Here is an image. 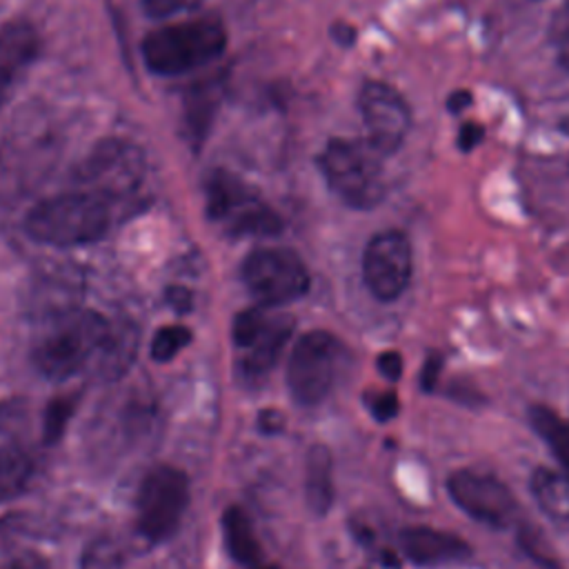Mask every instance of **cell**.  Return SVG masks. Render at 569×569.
Returning a JSON list of instances; mask_svg holds the SVG:
<instances>
[{"label":"cell","instance_id":"obj_1","mask_svg":"<svg viewBox=\"0 0 569 569\" xmlns=\"http://www.w3.org/2000/svg\"><path fill=\"white\" fill-rule=\"evenodd\" d=\"M60 147L49 113L38 107L22 109L0 140V204L11 207L31 196L53 171Z\"/></svg>","mask_w":569,"mask_h":569},{"label":"cell","instance_id":"obj_2","mask_svg":"<svg viewBox=\"0 0 569 569\" xmlns=\"http://www.w3.org/2000/svg\"><path fill=\"white\" fill-rule=\"evenodd\" d=\"M111 322L91 309L56 311L38 331L31 349L36 369L51 380H67L98 360Z\"/></svg>","mask_w":569,"mask_h":569},{"label":"cell","instance_id":"obj_3","mask_svg":"<svg viewBox=\"0 0 569 569\" xmlns=\"http://www.w3.org/2000/svg\"><path fill=\"white\" fill-rule=\"evenodd\" d=\"M111 202L76 189L40 200L24 220L27 233L51 247H80L100 240L111 224Z\"/></svg>","mask_w":569,"mask_h":569},{"label":"cell","instance_id":"obj_4","mask_svg":"<svg viewBox=\"0 0 569 569\" xmlns=\"http://www.w3.org/2000/svg\"><path fill=\"white\" fill-rule=\"evenodd\" d=\"M227 31L218 20H187L151 31L142 42V58L158 76H180L222 56Z\"/></svg>","mask_w":569,"mask_h":569},{"label":"cell","instance_id":"obj_5","mask_svg":"<svg viewBox=\"0 0 569 569\" xmlns=\"http://www.w3.org/2000/svg\"><path fill=\"white\" fill-rule=\"evenodd\" d=\"M380 153L365 140L333 138L318 156V167L329 189L353 209H371L382 202L387 184Z\"/></svg>","mask_w":569,"mask_h":569},{"label":"cell","instance_id":"obj_6","mask_svg":"<svg viewBox=\"0 0 569 569\" xmlns=\"http://www.w3.org/2000/svg\"><path fill=\"white\" fill-rule=\"evenodd\" d=\"M204 193L207 216L229 236H276L282 229L280 216L260 193L227 169L209 173Z\"/></svg>","mask_w":569,"mask_h":569},{"label":"cell","instance_id":"obj_7","mask_svg":"<svg viewBox=\"0 0 569 569\" xmlns=\"http://www.w3.org/2000/svg\"><path fill=\"white\" fill-rule=\"evenodd\" d=\"M147 173L144 153L138 144L122 138L98 142L73 173L78 189L98 193L111 204L131 198Z\"/></svg>","mask_w":569,"mask_h":569},{"label":"cell","instance_id":"obj_8","mask_svg":"<svg viewBox=\"0 0 569 569\" xmlns=\"http://www.w3.org/2000/svg\"><path fill=\"white\" fill-rule=\"evenodd\" d=\"M293 331V318L269 311L267 305L244 309L233 320V347L240 373L249 380L264 378L278 362Z\"/></svg>","mask_w":569,"mask_h":569},{"label":"cell","instance_id":"obj_9","mask_svg":"<svg viewBox=\"0 0 569 569\" xmlns=\"http://www.w3.org/2000/svg\"><path fill=\"white\" fill-rule=\"evenodd\" d=\"M342 345L329 331L316 329L300 336L287 362V387L305 405H320L336 385Z\"/></svg>","mask_w":569,"mask_h":569},{"label":"cell","instance_id":"obj_10","mask_svg":"<svg viewBox=\"0 0 569 569\" xmlns=\"http://www.w3.org/2000/svg\"><path fill=\"white\" fill-rule=\"evenodd\" d=\"M189 505V480L187 476L169 465L153 467L140 482L136 496V522L140 533L160 542L169 538Z\"/></svg>","mask_w":569,"mask_h":569},{"label":"cell","instance_id":"obj_11","mask_svg":"<svg viewBox=\"0 0 569 569\" xmlns=\"http://www.w3.org/2000/svg\"><path fill=\"white\" fill-rule=\"evenodd\" d=\"M242 280L253 298L267 307L302 298L311 282L302 258L287 247L253 249L242 262Z\"/></svg>","mask_w":569,"mask_h":569},{"label":"cell","instance_id":"obj_12","mask_svg":"<svg viewBox=\"0 0 569 569\" xmlns=\"http://www.w3.org/2000/svg\"><path fill=\"white\" fill-rule=\"evenodd\" d=\"M411 242L402 231L387 229L376 233L362 253V278L373 298L391 302L411 282Z\"/></svg>","mask_w":569,"mask_h":569},{"label":"cell","instance_id":"obj_13","mask_svg":"<svg viewBox=\"0 0 569 569\" xmlns=\"http://www.w3.org/2000/svg\"><path fill=\"white\" fill-rule=\"evenodd\" d=\"M358 109L367 142L380 156H389L402 147L411 127V113L393 87L378 80L365 82L358 93Z\"/></svg>","mask_w":569,"mask_h":569},{"label":"cell","instance_id":"obj_14","mask_svg":"<svg viewBox=\"0 0 569 569\" xmlns=\"http://www.w3.org/2000/svg\"><path fill=\"white\" fill-rule=\"evenodd\" d=\"M447 491L467 516L489 527L502 529L516 518V498L505 482L489 473L458 469L447 478Z\"/></svg>","mask_w":569,"mask_h":569},{"label":"cell","instance_id":"obj_15","mask_svg":"<svg viewBox=\"0 0 569 569\" xmlns=\"http://www.w3.org/2000/svg\"><path fill=\"white\" fill-rule=\"evenodd\" d=\"M405 558L418 567H445L471 556L467 540L425 525L405 527L398 536Z\"/></svg>","mask_w":569,"mask_h":569},{"label":"cell","instance_id":"obj_16","mask_svg":"<svg viewBox=\"0 0 569 569\" xmlns=\"http://www.w3.org/2000/svg\"><path fill=\"white\" fill-rule=\"evenodd\" d=\"M40 40L27 20H13L0 27V107L36 60Z\"/></svg>","mask_w":569,"mask_h":569},{"label":"cell","instance_id":"obj_17","mask_svg":"<svg viewBox=\"0 0 569 569\" xmlns=\"http://www.w3.org/2000/svg\"><path fill=\"white\" fill-rule=\"evenodd\" d=\"M305 498L316 516H325L333 505V462L325 445H313L307 453Z\"/></svg>","mask_w":569,"mask_h":569},{"label":"cell","instance_id":"obj_18","mask_svg":"<svg viewBox=\"0 0 569 569\" xmlns=\"http://www.w3.org/2000/svg\"><path fill=\"white\" fill-rule=\"evenodd\" d=\"M531 493L540 511L562 525H569V476L549 467H538L531 473Z\"/></svg>","mask_w":569,"mask_h":569},{"label":"cell","instance_id":"obj_19","mask_svg":"<svg viewBox=\"0 0 569 569\" xmlns=\"http://www.w3.org/2000/svg\"><path fill=\"white\" fill-rule=\"evenodd\" d=\"M220 89L222 84L218 80H207L191 89L184 102V127L191 144H200L207 138V131L220 102Z\"/></svg>","mask_w":569,"mask_h":569},{"label":"cell","instance_id":"obj_20","mask_svg":"<svg viewBox=\"0 0 569 569\" xmlns=\"http://www.w3.org/2000/svg\"><path fill=\"white\" fill-rule=\"evenodd\" d=\"M222 536L229 556L249 567L260 565V545L253 533L249 516L240 507H229L222 516Z\"/></svg>","mask_w":569,"mask_h":569},{"label":"cell","instance_id":"obj_21","mask_svg":"<svg viewBox=\"0 0 569 569\" xmlns=\"http://www.w3.org/2000/svg\"><path fill=\"white\" fill-rule=\"evenodd\" d=\"M136 342H138V336L131 325H113L111 322L107 342L96 360L100 373L104 378L122 376L136 356Z\"/></svg>","mask_w":569,"mask_h":569},{"label":"cell","instance_id":"obj_22","mask_svg":"<svg viewBox=\"0 0 569 569\" xmlns=\"http://www.w3.org/2000/svg\"><path fill=\"white\" fill-rule=\"evenodd\" d=\"M529 422L569 471V422L545 405H533L529 409Z\"/></svg>","mask_w":569,"mask_h":569},{"label":"cell","instance_id":"obj_23","mask_svg":"<svg viewBox=\"0 0 569 569\" xmlns=\"http://www.w3.org/2000/svg\"><path fill=\"white\" fill-rule=\"evenodd\" d=\"M33 476V458L22 449H9L0 453V502L18 498Z\"/></svg>","mask_w":569,"mask_h":569},{"label":"cell","instance_id":"obj_24","mask_svg":"<svg viewBox=\"0 0 569 569\" xmlns=\"http://www.w3.org/2000/svg\"><path fill=\"white\" fill-rule=\"evenodd\" d=\"M31 429V411L24 398H7L0 402V453L22 449Z\"/></svg>","mask_w":569,"mask_h":569},{"label":"cell","instance_id":"obj_25","mask_svg":"<svg viewBox=\"0 0 569 569\" xmlns=\"http://www.w3.org/2000/svg\"><path fill=\"white\" fill-rule=\"evenodd\" d=\"M80 569H124V551L120 542L111 536L93 538L80 556Z\"/></svg>","mask_w":569,"mask_h":569},{"label":"cell","instance_id":"obj_26","mask_svg":"<svg viewBox=\"0 0 569 569\" xmlns=\"http://www.w3.org/2000/svg\"><path fill=\"white\" fill-rule=\"evenodd\" d=\"M191 342V331L182 325H164L156 331L149 356L156 362H169L173 360L187 345Z\"/></svg>","mask_w":569,"mask_h":569},{"label":"cell","instance_id":"obj_27","mask_svg":"<svg viewBox=\"0 0 569 569\" xmlns=\"http://www.w3.org/2000/svg\"><path fill=\"white\" fill-rule=\"evenodd\" d=\"M73 407H76L73 396H58L47 405L44 416H42V440L47 445H53L62 438V433L73 416Z\"/></svg>","mask_w":569,"mask_h":569},{"label":"cell","instance_id":"obj_28","mask_svg":"<svg viewBox=\"0 0 569 569\" xmlns=\"http://www.w3.org/2000/svg\"><path fill=\"white\" fill-rule=\"evenodd\" d=\"M200 4L202 0H142V7L151 18H169L182 11H191Z\"/></svg>","mask_w":569,"mask_h":569},{"label":"cell","instance_id":"obj_29","mask_svg":"<svg viewBox=\"0 0 569 569\" xmlns=\"http://www.w3.org/2000/svg\"><path fill=\"white\" fill-rule=\"evenodd\" d=\"M367 407L376 420H391L398 413V396L393 391H376L367 396Z\"/></svg>","mask_w":569,"mask_h":569},{"label":"cell","instance_id":"obj_30","mask_svg":"<svg viewBox=\"0 0 569 569\" xmlns=\"http://www.w3.org/2000/svg\"><path fill=\"white\" fill-rule=\"evenodd\" d=\"M2 569H51V567L42 553L33 549H20V551H13V556L2 565Z\"/></svg>","mask_w":569,"mask_h":569},{"label":"cell","instance_id":"obj_31","mask_svg":"<svg viewBox=\"0 0 569 569\" xmlns=\"http://www.w3.org/2000/svg\"><path fill=\"white\" fill-rule=\"evenodd\" d=\"M553 40L558 49V60L569 71V7L562 16H558L553 24Z\"/></svg>","mask_w":569,"mask_h":569},{"label":"cell","instance_id":"obj_32","mask_svg":"<svg viewBox=\"0 0 569 569\" xmlns=\"http://www.w3.org/2000/svg\"><path fill=\"white\" fill-rule=\"evenodd\" d=\"M378 371H380L387 380L396 382V380L400 378V373H402V358H400V353H398V351H385V353H380V356H378Z\"/></svg>","mask_w":569,"mask_h":569},{"label":"cell","instance_id":"obj_33","mask_svg":"<svg viewBox=\"0 0 569 569\" xmlns=\"http://www.w3.org/2000/svg\"><path fill=\"white\" fill-rule=\"evenodd\" d=\"M482 136H485V129H482L480 124H476V122H465V124L460 127V131H458V147H460L462 151H471L476 144H480Z\"/></svg>","mask_w":569,"mask_h":569},{"label":"cell","instance_id":"obj_34","mask_svg":"<svg viewBox=\"0 0 569 569\" xmlns=\"http://www.w3.org/2000/svg\"><path fill=\"white\" fill-rule=\"evenodd\" d=\"M469 104H471V91H467V89H458V91H451V93L447 96V109H449L451 113H460V111H465Z\"/></svg>","mask_w":569,"mask_h":569},{"label":"cell","instance_id":"obj_35","mask_svg":"<svg viewBox=\"0 0 569 569\" xmlns=\"http://www.w3.org/2000/svg\"><path fill=\"white\" fill-rule=\"evenodd\" d=\"M258 425H260V429H262V431H267V433H276V431L282 427V416H280L278 411H273V409H267V411H262V413H260Z\"/></svg>","mask_w":569,"mask_h":569},{"label":"cell","instance_id":"obj_36","mask_svg":"<svg viewBox=\"0 0 569 569\" xmlns=\"http://www.w3.org/2000/svg\"><path fill=\"white\" fill-rule=\"evenodd\" d=\"M167 300H169L178 311H187V309H189L191 293H189L187 289H182V287H173V289H169Z\"/></svg>","mask_w":569,"mask_h":569},{"label":"cell","instance_id":"obj_37","mask_svg":"<svg viewBox=\"0 0 569 569\" xmlns=\"http://www.w3.org/2000/svg\"><path fill=\"white\" fill-rule=\"evenodd\" d=\"M438 369H440V360L436 356H431L427 362H425V369H422V387L425 389H431L433 382H436V376H438Z\"/></svg>","mask_w":569,"mask_h":569},{"label":"cell","instance_id":"obj_38","mask_svg":"<svg viewBox=\"0 0 569 569\" xmlns=\"http://www.w3.org/2000/svg\"><path fill=\"white\" fill-rule=\"evenodd\" d=\"M333 33H336V38H338L340 42H345V44L353 42V36H356V31H353L351 27H347V24H336V27H333Z\"/></svg>","mask_w":569,"mask_h":569}]
</instances>
